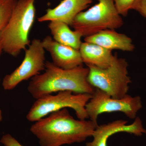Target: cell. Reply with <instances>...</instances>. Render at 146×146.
Returning <instances> with one entry per match:
<instances>
[{"label": "cell", "mask_w": 146, "mask_h": 146, "mask_svg": "<svg viewBox=\"0 0 146 146\" xmlns=\"http://www.w3.org/2000/svg\"><path fill=\"white\" fill-rule=\"evenodd\" d=\"M3 120L2 112L1 110L0 109V121H1Z\"/></svg>", "instance_id": "obj_19"}, {"label": "cell", "mask_w": 146, "mask_h": 146, "mask_svg": "<svg viewBox=\"0 0 146 146\" xmlns=\"http://www.w3.org/2000/svg\"><path fill=\"white\" fill-rule=\"evenodd\" d=\"M132 9L137 11L146 18V0H137L132 7Z\"/></svg>", "instance_id": "obj_18"}, {"label": "cell", "mask_w": 146, "mask_h": 146, "mask_svg": "<svg viewBox=\"0 0 146 146\" xmlns=\"http://www.w3.org/2000/svg\"><path fill=\"white\" fill-rule=\"evenodd\" d=\"M35 122L30 130L41 146L81 143L92 136L98 125L91 120L76 119L67 108L52 112Z\"/></svg>", "instance_id": "obj_1"}, {"label": "cell", "mask_w": 146, "mask_h": 146, "mask_svg": "<svg viewBox=\"0 0 146 146\" xmlns=\"http://www.w3.org/2000/svg\"><path fill=\"white\" fill-rule=\"evenodd\" d=\"M84 41L99 45L107 49L133 51L134 45L130 37L113 29H106L84 38Z\"/></svg>", "instance_id": "obj_12"}, {"label": "cell", "mask_w": 146, "mask_h": 146, "mask_svg": "<svg viewBox=\"0 0 146 146\" xmlns=\"http://www.w3.org/2000/svg\"><path fill=\"white\" fill-rule=\"evenodd\" d=\"M18 0H0V33L8 23ZM3 52L0 41V57Z\"/></svg>", "instance_id": "obj_15"}, {"label": "cell", "mask_w": 146, "mask_h": 146, "mask_svg": "<svg viewBox=\"0 0 146 146\" xmlns=\"http://www.w3.org/2000/svg\"><path fill=\"white\" fill-rule=\"evenodd\" d=\"M111 50L89 42H82L80 48L83 63L105 69L112 65L116 54H112Z\"/></svg>", "instance_id": "obj_13"}, {"label": "cell", "mask_w": 146, "mask_h": 146, "mask_svg": "<svg viewBox=\"0 0 146 146\" xmlns=\"http://www.w3.org/2000/svg\"><path fill=\"white\" fill-rule=\"evenodd\" d=\"M45 50L40 39H34L25 50V57L19 67L4 77L2 86L5 90L14 89L18 84L40 74L45 70Z\"/></svg>", "instance_id": "obj_8"}, {"label": "cell", "mask_w": 146, "mask_h": 146, "mask_svg": "<svg viewBox=\"0 0 146 146\" xmlns=\"http://www.w3.org/2000/svg\"><path fill=\"white\" fill-rule=\"evenodd\" d=\"M127 121L118 120L107 124L98 125L92 135L93 140L86 143L84 146H108V138L112 135L119 132L134 134L141 136L146 134V129L143 126L142 122L139 117L130 125H127Z\"/></svg>", "instance_id": "obj_9"}, {"label": "cell", "mask_w": 146, "mask_h": 146, "mask_svg": "<svg viewBox=\"0 0 146 146\" xmlns=\"http://www.w3.org/2000/svg\"><path fill=\"white\" fill-rule=\"evenodd\" d=\"M92 2L93 0H62L54 8L48 9L46 13L37 19L40 23L58 21L71 26L76 16Z\"/></svg>", "instance_id": "obj_11"}, {"label": "cell", "mask_w": 146, "mask_h": 146, "mask_svg": "<svg viewBox=\"0 0 146 146\" xmlns=\"http://www.w3.org/2000/svg\"><path fill=\"white\" fill-rule=\"evenodd\" d=\"M48 27L55 41L61 44L79 50L82 36L78 32L73 31L68 25L58 21H50Z\"/></svg>", "instance_id": "obj_14"}, {"label": "cell", "mask_w": 146, "mask_h": 146, "mask_svg": "<svg viewBox=\"0 0 146 146\" xmlns=\"http://www.w3.org/2000/svg\"><path fill=\"white\" fill-rule=\"evenodd\" d=\"M0 142L4 146H23L9 134L3 135L1 138Z\"/></svg>", "instance_id": "obj_17"}, {"label": "cell", "mask_w": 146, "mask_h": 146, "mask_svg": "<svg viewBox=\"0 0 146 146\" xmlns=\"http://www.w3.org/2000/svg\"><path fill=\"white\" fill-rule=\"evenodd\" d=\"M137 0H114L118 13L121 16H126Z\"/></svg>", "instance_id": "obj_16"}, {"label": "cell", "mask_w": 146, "mask_h": 146, "mask_svg": "<svg viewBox=\"0 0 146 146\" xmlns=\"http://www.w3.org/2000/svg\"><path fill=\"white\" fill-rule=\"evenodd\" d=\"M35 0H18L8 23L0 33L3 51L16 57L31 42L30 32L35 17Z\"/></svg>", "instance_id": "obj_3"}, {"label": "cell", "mask_w": 146, "mask_h": 146, "mask_svg": "<svg viewBox=\"0 0 146 146\" xmlns=\"http://www.w3.org/2000/svg\"><path fill=\"white\" fill-rule=\"evenodd\" d=\"M96 4L79 13L71 26L86 37L106 29L119 28L123 24L114 0H97Z\"/></svg>", "instance_id": "obj_4"}, {"label": "cell", "mask_w": 146, "mask_h": 146, "mask_svg": "<svg viewBox=\"0 0 146 146\" xmlns=\"http://www.w3.org/2000/svg\"><path fill=\"white\" fill-rule=\"evenodd\" d=\"M141 98L127 95L123 98L115 99L104 91L96 89L86 106V112L90 119L98 124V117L104 113L120 112L128 117H136L138 111L142 108Z\"/></svg>", "instance_id": "obj_7"}, {"label": "cell", "mask_w": 146, "mask_h": 146, "mask_svg": "<svg viewBox=\"0 0 146 146\" xmlns=\"http://www.w3.org/2000/svg\"><path fill=\"white\" fill-rule=\"evenodd\" d=\"M89 69L82 65L69 70L47 61L44 72L31 78L28 91L36 100L56 92L69 91L74 94H93L96 88L88 81Z\"/></svg>", "instance_id": "obj_2"}, {"label": "cell", "mask_w": 146, "mask_h": 146, "mask_svg": "<svg viewBox=\"0 0 146 146\" xmlns=\"http://www.w3.org/2000/svg\"><path fill=\"white\" fill-rule=\"evenodd\" d=\"M92 96V94H74L69 91H60L55 95H46L36 100L27 114V119L36 122L52 112L70 108L75 112L79 119L86 120L89 118L86 106Z\"/></svg>", "instance_id": "obj_5"}, {"label": "cell", "mask_w": 146, "mask_h": 146, "mask_svg": "<svg viewBox=\"0 0 146 146\" xmlns=\"http://www.w3.org/2000/svg\"><path fill=\"white\" fill-rule=\"evenodd\" d=\"M128 63L125 59L116 56L112 65L102 69L87 65L88 81L91 86L104 91L112 98L120 99L127 95L129 84Z\"/></svg>", "instance_id": "obj_6"}, {"label": "cell", "mask_w": 146, "mask_h": 146, "mask_svg": "<svg viewBox=\"0 0 146 146\" xmlns=\"http://www.w3.org/2000/svg\"><path fill=\"white\" fill-rule=\"evenodd\" d=\"M42 42L44 49L50 54L52 63L57 67L69 70L82 65L79 50L61 44L49 35Z\"/></svg>", "instance_id": "obj_10"}]
</instances>
